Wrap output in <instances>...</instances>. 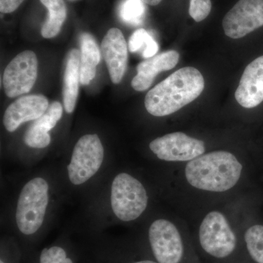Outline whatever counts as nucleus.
I'll list each match as a JSON object with an SVG mask.
<instances>
[{
    "mask_svg": "<svg viewBox=\"0 0 263 263\" xmlns=\"http://www.w3.org/2000/svg\"><path fill=\"white\" fill-rule=\"evenodd\" d=\"M204 87L200 71L193 67H183L147 93L145 107L155 117L171 115L198 98Z\"/></svg>",
    "mask_w": 263,
    "mask_h": 263,
    "instance_id": "1",
    "label": "nucleus"
},
{
    "mask_svg": "<svg viewBox=\"0 0 263 263\" xmlns=\"http://www.w3.org/2000/svg\"><path fill=\"white\" fill-rule=\"evenodd\" d=\"M242 164L228 152L202 155L186 164L185 176L194 187L205 191L226 192L238 183Z\"/></svg>",
    "mask_w": 263,
    "mask_h": 263,
    "instance_id": "2",
    "label": "nucleus"
},
{
    "mask_svg": "<svg viewBox=\"0 0 263 263\" xmlns=\"http://www.w3.org/2000/svg\"><path fill=\"white\" fill-rule=\"evenodd\" d=\"M48 184L42 178L26 183L19 195L15 219L19 231L31 235L42 226L48 205Z\"/></svg>",
    "mask_w": 263,
    "mask_h": 263,
    "instance_id": "3",
    "label": "nucleus"
},
{
    "mask_svg": "<svg viewBox=\"0 0 263 263\" xmlns=\"http://www.w3.org/2000/svg\"><path fill=\"white\" fill-rule=\"evenodd\" d=\"M148 195L143 185L130 175H117L111 186L110 202L114 214L123 221L138 219L146 210Z\"/></svg>",
    "mask_w": 263,
    "mask_h": 263,
    "instance_id": "4",
    "label": "nucleus"
},
{
    "mask_svg": "<svg viewBox=\"0 0 263 263\" xmlns=\"http://www.w3.org/2000/svg\"><path fill=\"white\" fill-rule=\"evenodd\" d=\"M104 148L96 134L81 137L72 152L67 166L69 179L74 185H81L97 174L103 164Z\"/></svg>",
    "mask_w": 263,
    "mask_h": 263,
    "instance_id": "5",
    "label": "nucleus"
},
{
    "mask_svg": "<svg viewBox=\"0 0 263 263\" xmlns=\"http://www.w3.org/2000/svg\"><path fill=\"white\" fill-rule=\"evenodd\" d=\"M199 240L205 252L216 258H226L234 252L236 236L226 218L220 212H212L200 227Z\"/></svg>",
    "mask_w": 263,
    "mask_h": 263,
    "instance_id": "6",
    "label": "nucleus"
},
{
    "mask_svg": "<svg viewBox=\"0 0 263 263\" xmlns=\"http://www.w3.org/2000/svg\"><path fill=\"white\" fill-rule=\"evenodd\" d=\"M148 240L154 257L159 263H180L184 254L181 235L176 227L165 219L152 223Z\"/></svg>",
    "mask_w": 263,
    "mask_h": 263,
    "instance_id": "7",
    "label": "nucleus"
},
{
    "mask_svg": "<svg viewBox=\"0 0 263 263\" xmlns=\"http://www.w3.org/2000/svg\"><path fill=\"white\" fill-rule=\"evenodd\" d=\"M37 59L32 51L18 53L3 74V87L8 98H14L32 89L37 77Z\"/></svg>",
    "mask_w": 263,
    "mask_h": 263,
    "instance_id": "8",
    "label": "nucleus"
},
{
    "mask_svg": "<svg viewBox=\"0 0 263 263\" xmlns=\"http://www.w3.org/2000/svg\"><path fill=\"white\" fill-rule=\"evenodd\" d=\"M149 148L160 160L167 162L191 161L203 155L205 150L203 141L180 132L156 138Z\"/></svg>",
    "mask_w": 263,
    "mask_h": 263,
    "instance_id": "9",
    "label": "nucleus"
},
{
    "mask_svg": "<svg viewBox=\"0 0 263 263\" xmlns=\"http://www.w3.org/2000/svg\"><path fill=\"white\" fill-rule=\"evenodd\" d=\"M228 37L240 39L263 26V0H239L222 21Z\"/></svg>",
    "mask_w": 263,
    "mask_h": 263,
    "instance_id": "10",
    "label": "nucleus"
},
{
    "mask_svg": "<svg viewBox=\"0 0 263 263\" xmlns=\"http://www.w3.org/2000/svg\"><path fill=\"white\" fill-rule=\"evenodd\" d=\"M49 107L48 99L42 95H27L17 99L5 110L3 124L13 133L24 123L42 117Z\"/></svg>",
    "mask_w": 263,
    "mask_h": 263,
    "instance_id": "11",
    "label": "nucleus"
},
{
    "mask_svg": "<svg viewBox=\"0 0 263 263\" xmlns=\"http://www.w3.org/2000/svg\"><path fill=\"white\" fill-rule=\"evenodd\" d=\"M101 49L110 80L114 84H119L127 65V46L122 31L117 28L109 29L102 41Z\"/></svg>",
    "mask_w": 263,
    "mask_h": 263,
    "instance_id": "12",
    "label": "nucleus"
},
{
    "mask_svg": "<svg viewBox=\"0 0 263 263\" xmlns=\"http://www.w3.org/2000/svg\"><path fill=\"white\" fill-rule=\"evenodd\" d=\"M237 102L246 108H253L263 102V56L246 67L235 93Z\"/></svg>",
    "mask_w": 263,
    "mask_h": 263,
    "instance_id": "13",
    "label": "nucleus"
},
{
    "mask_svg": "<svg viewBox=\"0 0 263 263\" xmlns=\"http://www.w3.org/2000/svg\"><path fill=\"white\" fill-rule=\"evenodd\" d=\"M179 60V53L174 50L146 59L137 67L138 73L132 80V87L136 91H146L153 84L156 76L163 71L172 70Z\"/></svg>",
    "mask_w": 263,
    "mask_h": 263,
    "instance_id": "14",
    "label": "nucleus"
},
{
    "mask_svg": "<svg viewBox=\"0 0 263 263\" xmlns=\"http://www.w3.org/2000/svg\"><path fill=\"white\" fill-rule=\"evenodd\" d=\"M81 52L77 48H72L66 58L64 74L63 96L64 107L67 113L71 114L75 109L79 96L80 76Z\"/></svg>",
    "mask_w": 263,
    "mask_h": 263,
    "instance_id": "15",
    "label": "nucleus"
},
{
    "mask_svg": "<svg viewBox=\"0 0 263 263\" xmlns=\"http://www.w3.org/2000/svg\"><path fill=\"white\" fill-rule=\"evenodd\" d=\"M81 44V84L89 85L96 76L97 67L100 61V52L95 38L89 33H82Z\"/></svg>",
    "mask_w": 263,
    "mask_h": 263,
    "instance_id": "16",
    "label": "nucleus"
},
{
    "mask_svg": "<svg viewBox=\"0 0 263 263\" xmlns=\"http://www.w3.org/2000/svg\"><path fill=\"white\" fill-rule=\"evenodd\" d=\"M48 10L46 22L43 25L41 34L44 38L57 36L61 30L67 18V7L64 0H40Z\"/></svg>",
    "mask_w": 263,
    "mask_h": 263,
    "instance_id": "17",
    "label": "nucleus"
},
{
    "mask_svg": "<svg viewBox=\"0 0 263 263\" xmlns=\"http://www.w3.org/2000/svg\"><path fill=\"white\" fill-rule=\"evenodd\" d=\"M129 51L140 53L145 59L155 57L158 52L159 46L153 37L146 29H137L132 34L129 40Z\"/></svg>",
    "mask_w": 263,
    "mask_h": 263,
    "instance_id": "18",
    "label": "nucleus"
},
{
    "mask_svg": "<svg viewBox=\"0 0 263 263\" xmlns=\"http://www.w3.org/2000/svg\"><path fill=\"white\" fill-rule=\"evenodd\" d=\"M141 0H124L119 6V16L124 23L138 26L144 20L146 7Z\"/></svg>",
    "mask_w": 263,
    "mask_h": 263,
    "instance_id": "19",
    "label": "nucleus"
},
{
    "mask_svg": "<svg viewBox=\"0 0 263 263\" xmlns=\"http://www.w3.org/2000/svg\"><path fill=\"white\" fill-rule=\"evenodd\" d=\"M245 241L251 257L257 263H263V226H254L245 233Z\"/></svg>",
    "mask_w": 263,
    "mask_h": 263,
    "instance_id": "20",
    "label": "nucleus"
},
{
    "mask_svg": "<svg viewBox=\"0 0 263 263\" xmlns=\"http://www.w3.org/2000/svg\"><path fill=\"white\" fill-rule=\"evenodd\" d=\"M24 142L31 148H44L51 143L49 132L33 121L24 135Z\"/></svg>",
    "mask_w": 263,
    "mask_h": 263,
    "instance_id": "21",
    "label": "nucleus"
},
{
    "mask_svg": "<svg viewBox=\"0 0 263 263\" xmlns=\"http://www.w3.org/2000/svg\"><path fill=\"white\" fill-rule=\"evenodd\" d=\"M37 263H75L69 257L67 250L61 246H52L44 248L38 257Z\"/></svg>",
    "mask_w": 263,
    "mask_h": 263,
    "instance_id": "22",
    "label": "nucleus"
},
{
    "mask_svg": "<svg viewBox=\"0 0 263 263\" xmlns=\"http://www.w3.org/2000/svg\"><path fill=\"white\" fill-rule=\"evenodd\" d=\"M212 7L211 0H190L189 13L195 22H200L210 14Z\"/></svg>",
    "mask_w": 263,
    "mask_h": 263,
    "instance_id": "23",
    "label": "nucleus"
},
{
    "mask_svg": "<svg viewBox=\"0 0 263 263\" xmlns=\"http://www.w3.org/2000/svg\"><path fill=\"white\" fill-rule=\"evenodd\" d=\"M24 0H0V11L3 13H10L18 9Z\"/></svg>",
    "mask_w": 263,
    "mask_h": 263,
    "instance_id": "24",
    "label": "nucleus"
},
{
    "mask_svg": "<svg viewBox=\"0 0 263 263\" xmlns=\"http://www.w3.org/2000/svg\"><path fill=\"white\" fill-rule=\"evenodd\" d=\"M141 1H143L145 4L155 6V5L160 4L162 0H141Z\"/></svg>",
    "mask_w": 263,
    "mask_h": 263,
    "instance_id": "25",
    "label": "nucleus"
},
{
    "mask_svg": "<svg viewBox=\"0 0 263 263\" xmlns=\"http://www.w3.org/2000/svg\"><path fill=\"white\" fill-rule=\"evenodd\" d=\"M130 263H159L157 261L152 260V259H143V260L136 261Z\"/></svg>",
    "mask_w": 263,
    "mask_h": 263,
    "instance_id": "26",
    "label": "nucleus"
},
{
    "mask_svg": "<svg viewBox=\"0 0 263 263\" xmlns=\"http://www.w3.org/2000/svg\"><path fill=\"white\" fill-rule=\"evenodd\" d=\"M69 1L73 2V1H76V0H69Z\"/></svg>",
    "mask_w": 263,
    "mask_h": 263,
    "instance_id": "27",
    "label": "nucleus"
}]
</instances>
